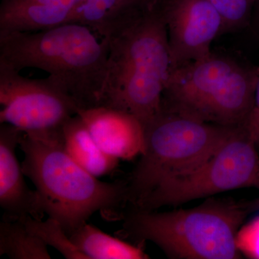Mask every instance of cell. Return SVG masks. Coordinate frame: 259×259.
<instances>
[{"label":"cell","instance_id":"6da1fadb","mask_svg":"<svg viewBox=\"0 0 259 259\" xmlns=\"http://www.w3.org/2000/svg\"><path fill=\"white\" fill-rule=\"evenodd\" d=\"M106 40L108 59L100 106L134 115L144 127L161 111L171 71L159 0H151Z\"/></svg>","mask_w":259,"mask_h":259},{"label":"cell","instance_id":"7a4b0ae2","mask_svg":"<svg viewBox=\"0 0 259 259\" xmlns=\"http://www.w3.org/2000/svg\"><path fill=\"white\" fill-rule=\"evenodd\" d=\"M107 59L106 40L79 23L0 35V64L18 71H45L78 109L100 106Z\"/></svg>","mask_w":259,"mask_h":259},{"label":"cell","instance_id":"3957f363","mask_svg":"<svg viewBox=\"0 0 259 259\" xmlns=\"http://www.w3.org/2000/svg\"><path fill=\"white\" fill-rule=\"evenodd\" d=\"M19 147L24 154L22 168L35 185L42 210L59 221L69 236L94 213L116 214L126 202L127 184L99 180L68 154L64 140L37 139L23 133Z\"/></svg>","mask_w":259,"mask_h":259},{"label":"cell","instance_id":"277c9868","mask_svg":"<svg viewBox=\"0 0 259 259\" xmlns=\"http://www.w3.org/2000/svg\"><path fill=\"white\" fill-rule=\"evenodd\" d=\"M250 212L244 202L209 199L166 212L135 209L122 232L137 243L152 242L170 258L236 259V237Z\"/></svg>","mask_w":259,"mask_h":259},{"label":"cell","instance_id":"5b68a950","mask_svg":"<svg viewBox=\"0 0 259 259\" xmlns=\"http://www.w3.org/2000/svg\"><path fill=\"white\" fill-rule=\"evenodd\" d=\"M259 69L210 55L171 69L163 106L225 127L243 125L254 102Z\"/></svg>","mask_w":259,"mask_h":259},{"label":"cell","instance_id":"8992f818","mask_svg":"<svg viewBox=\"0 0 259 259\" xmlns=\"http://www.w3.org/2000/svg\"><path fill=\"white\" fill-rule=\"evenodd\" d=\"M233 128L163 105L145 127V149L127 184L126 202L135 207L163 182L197 168L217 151Z\"/></svg>","mask_w":259,"mask_h":259},{"label":"cell","instance_id":"52a82bcc","mask_svg":"<svg viewBox=\"0 0 259 259\" xmlns=\"http://www.w3.org/2000/svg\"><path fill=\"white\" fill-rule=\"evenodd\" d=\"M256 145L241 126L234 127L208 159L189 173L158 186L134 209L156 210L237 189L257 188L259 156Z\"/></svg>","mask_w":259,"mask_h":259},{"label":"cell","instance_id":"ba28073f","mask_svg":"<svg viewBox=\"0 0 259 259\" xmlns=\"http://www.w3.org/2000/svg\"><path fill=\"white\" fill-rule=\"evenodd\" d=\"M0 123L40 139L62 140L63 127L77 107L46 78L25 77L0 64Z\"/></svg>","mask_w":259,"mask_h":259},{"label":"cell","instance_id":"9c48e42d","mask_svg":"<svg viewBox=\"0 0 259 259\" xmlns=\"http://www.w3.org/2000/svg\"><path fill=\"white\" fill-rule=\"evenodd\" d=\"M167 28L171 69L210 55L224 21L211 0H159Z\"/></svg>","mask_w":259,"mask_h":259},{"label":"cell","instance_id":"30bf717a","mask_svg":"<svg viewBox=\"0 0 259 259\" xmlns=\"http://www.w3.org/2000/svg\"><path fill=\"white\" fill-rule=\"evenodd\" d=\"M76 115L107 154L119 160H131L144 153L145 127L134 115L105 106L78 109Z\"/></svg>","mask_w":259,"mask_h":259},{"label":"cell","instance_id":"8fae6325","mask_svg":"<svg viewBox=\"0 0 259 259\" xmlns=\"http://www.w3.org/2000/svg\"><path fill=\"white\" fill-rule=\"evenodd\" d=\"M23 132L9 124L0 126V205L5 214L14 218L26 216L42 220V210L36 191L25 182L16 148Z\"/></svg>","mask_w":259,"mask_h":259},{"label":"cell","instance_id":"7c38bea8","mask_svg":"<svg viewBox=\"0 0 259 259\" xmlns=\"http://www.w3.org/2000/svg\"><path fill=\"white\" fill-rule=\"evenodd\" d=\"M81 0H2L0 35L35 32L70 23Z\"/></svg>","mask_w":259,"mask_h":259},{"label":"cell","instance_id":"4fadbf2b","mask_svg":"<svg viewBox=\"0 0 259 259\" xmlns=\"http://www.w3.org/2000/svg\"><path fill=\"white\" fill-rule=\"evenodd\" d=\"M151 0H81L70 23H79L107 39Z\"/></svg>","mask_w":259,"mask_h":259},{"label":"cell","instance_id":"5bb4252c","mask_svg":"<svg viewBox=\"0 0 259 259\" xmlns=\"http://www.w3.org/2000/svg\"><path fill=\"white\" fill-rule=\"evenodd\" d=\"M63 140L65 150L71 158L97 178L110 175L118 165L119 159L107 154L99 146L78 115L65 123Z\"/></svg>","mask_w":259,"mask_h":259},{"label":"cell","instance_id":"9a60e30c","mask_svg":"<svg viewBox=\"0 0 259 259\" xmlns=\"http://www.w3.org/2000/svg\"><path fill=\"white\" fill-rule=\"evenodd\" d=\"M88 259H147L141 245L114 238L93 225L85 223L69 236Z\"/></svg>","mask_w":259,"mask_h":259},{"label":"cell","instance_id":"2e32d148","mask_svg":"<svg viewBox=\"0 0 259 259\" xmlns=\"http://www.w3.org/2000/svg\"><path fill=\"white\" fill-rule=\"evenodd\" d=\"M47 246L22 218L4 214L0 223V255L13 259H51Z\"/></svg>","mask_w":259,"mask_h":259},{"label":"cell","instance_id":"e0dca14e","mask_svg":"<svg viewBox=\"0 0 259 259\" xmlns=\"http://www.w3.org/2000/svg\"><path fill=\"white\" fill-rule=\"evenodd\" d=\"M25 226L49 246L60 252L68 259H88L70 239L59 221L49 217L47 221L26 216L23 217Z\"/></svg>","mask_w":259,"mask_h":259},{"label":"cell","instance_id":"ac0fdd59","mask_svg":"<svg viewBox=\"0 0 259 259\" xmlns=\"http://www.w3.org/2000/svg\"><path fill=\"white\" fill-rule=\"evenodd\" d=\"M224 21V32L244 25L257 0H211Z\"/></svg>","mask_w":259,"mask_h":259},{"label":"cell","instance_id":"d6986e66","mask_svg":"<svg viewBox=\"0 0 259 259\" xmlns=\"http://www.w3.org/2000/svg\"><path fill=\"white\" fill-rule=\"evenodd\" d=\"M236 244L241 254L259 259V216L242 225L237 234Z\"/></svg>","mask_w":259,"mask_h":259},{"label":"cell","instance_id":"ffe728a7","mask_svg":"<svg viewBox=\"0 0 259 259\" xmlns=\"http://www.w3.org/2000/svg\"><path fill=\"white\" fill-rule=\"evenodd\" d=\"M242 126L252 139L259 143V76L255 88L253 107Z\"/></svg>","mask_w":259,"mask_h":259},{"label":"cell","instance_id":"44dd1931","mask_svg":"<svg viewBox=\"0 0 259 259\" xmlns=\"http://www.w3.org/2000/svg\"><path fill=\"white\" fill-rule=\"evenodd\" d=\"M245 204L250 212H253V211L259 210V197L253 199V200L245 202Z\"/></svg>","mask_w":259,"mask_h":259},{"label":"cell","instance_id":"7402d4cb","mask_svg":"<svg viewBox=\"0 0 259 259\" xmlns=\"http://www.w3.org/2000/svg\"><path fill=\"white\" fill-rule=\"evenodd\" d=\"M254 8L255 25H256L257 28H258L259 32V0H257L256 3H255L254 6Z\"/></svg>","mask_w":259,"mask_h":259},{"label":"cell","instance_id":"603a6c76","mask_svg":"<svg viewBox=\"0 0 259 259\" xmlns=\"http://www.w3.org/2000/svg\"><path fill=\"white\" fill-rule=\"evenodd\" d=\"M257 188L259 189V177H258V187Z\"/></svg>","mask_w":259,"mask_h":259}]
</instances>
